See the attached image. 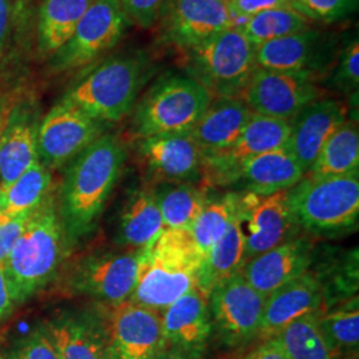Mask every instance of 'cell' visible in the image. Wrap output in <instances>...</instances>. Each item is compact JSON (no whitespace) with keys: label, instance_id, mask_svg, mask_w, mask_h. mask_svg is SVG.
I'll return each instance as SVG.
<instances>
[{"label":"cell","instance_id":"6da1fadb","mask_svg":"<svg viewBox=\"0 0 359 359\" xmlns=\"http://www.w3.org/2000/svg\"><path fill=\"white\" fill-rule=\"evenodd\" d=\"M126 160L124 142L105 132L67 165L57 209L68 244L86 238L96 228Z\"/></svg>","mask_w":359,"mask_h":359},{"label":"cell","instance_id":"7a4b0ae2","mask_svg":"<svg viewBox=\"0 0 359 359\" xmlns=\"http://www.w3.org/2000/svg\"><path fill=\"white\" fill-rule=\"evenodd\" d=\"M68 245L57 201L50 193L28 219L4 262L16 305L26 302L53 281Z\"/></svg>","mask_w":359,"mask_h":359},{"label":"cell","instance_id":"3957f363","mask_svg":"<svg viewBox=\"0 0 359 359\" xmlns=\"http://www.w3.org/2000/svg\"><path fill=\"white\" fill-rule=\"evenodd\" d=\"M147 76L148 63L140 55H114L79 77L62 100L108 126L128 115Z\"/></svg>","mask_w":359,"mask_h":359},{"label":"cell","instance_id":"277c9868","mask_svg":"<svg viewBox=\"0 0 359 359\" xmlns=\"http://www.w3.org/2000/svg\"><path fill=\"white\" fill-rule=\"evenodd\" d=\"M203 255L189 231L165 229L147 250L130 301L161 311L197 287Z\"/></svg>","mask_w":359,"mask_h":359},{"label":"cell","instance_id":"5b68a950","mask_svg":"<svg viewBox=\"0 0 359 359\" xmlns=\"http://www.w3.org/2000/svg\"><path fill=\"white\" fill-rule=\"evenodd\" d=\"M298 228L320 237L354 231L359 217V173L337 177L304 176L287 191Z\"/></svg>","mask_w":359,"mask_h":359},{"label":"cell","instance_id":"8992f818","mask_svg":"<svg viewBox=\"0 0 359 359\" xmlns=\"http://www.w3.org/2000/svg\"><path fill=\"white\" fill-rule=\"evenodd\" d=\"M212 100L209 90L188 75L161 77L136 104L133 130L139 139L191 132Z\"/></svg>","mask_w":359,"mask_h":359},{"label":"cell","instance_id":"52a82bcc","mask_svg":"<svg viewBox=\"0 0 359 359\" xmlns=\"http://www.w3.org/2000/svg\"><path fill=\"white\" fill-rule=\"evenodd\" d=\"M256 67V50L236 26L185 51L188 76L217 97H241Z\"/></svg>","mask_w":359,"mask_h":359},{"label":"cell","instance_id":"ba28073f","mask_svg":"<svg viewBox=\"0 0 359 359\" xmlns=\"http://www.w3.org/2000/svg\"><path fill=\"white\" fill-rule=\"evenodd\" d=\"M148 248L120 246V249L95 252L80 258L69 270L68 289L103 305L129 301L139 283Z\"/></svg>","mask_w":359,"mask_h":359},{"label":"cell","instance_id":"9c48e42d","mask_svg":"<svg viewBox=\"0 0 359 359\" xmlns=\"http://www.w3.org/2000/svg\"><path fill=\"white\" fill-rule=\"evenodd\" d=\"M120 0H92L65 44L48 57L53 72L84 68L112 50L128 28Z\"/></svg>","mask_w":359,"mask_h":359},{"label":"cell","instance_id":"30bf717a","mask_svg":"<svg viewBox=\"0 0 359 359\" xmlns=\"http://www.w3.org/2000/svg\"><path fill=\"white\" fill-rule=\"evenodd\" d=\"M266 295L257 292L237 271L208 294L213 332L226 346L238 347L259 334Z\"/></svg>","mask_w":359,"mask_h":359},{"label":"cell","instance_id":"8fae6325","mask_svg":"<svg viewBox=\"0 0 359 359\" xmlns=\"http://www.w3.org/2000/svg\"><path fill=\"white\" fill-rule=\"evenodd\" d=\"M111 359H154L165 347L158 310L133 301L99 310Z\"/></svg>","mask_w":359,"mask_h":359},{"label":"cell","instance_id":"7c38bea8","mask_svg":"<svg viewBox=\"0 0 359 359\" xmlns=\"http://www.w3.org/2000/svg\"><path fill=\"white\" fill-rule=\"evenodd\" d=\"M107 124L60 100L40 120L39 163L50 172L67 167L77 154L107 132Z\"/></svg>","mask_w":359,"mask_h":359},{"label":"cell","instance_id":"4fadbf2b","mask_svg":"<svg viewBox=\"0 0 359 359\" xmlns=\"http://www.w3.org/2000/svg\"><path fill=\"white\" fill-rule=\"evenodd\" d=\"M157 41L185 52L234 26L225 0H168L157 22Z\"/></svg>","mask_w":359,"mask_h":359},{"label":"cell","instance_id":"5bb4252c","mask_svg":"<svg viewBox=\"0 0 359 359\" xmlns=\"http://www.w3.org/2000/svg\"><path fill=\"white\" fill-rule=\"evenodd\" d=\"M241 99L257 115L290 121L306 105L322 99L317 77L256 67Z\"/></svg>","mask_w":359,"mask_h":359},{"label":"cell","instance_id":"9a60e30c","mask_svg":"<svg viewBox=\"0 0 359 359\" xmlns=\"http://www.w3.org/2000/svg\"><path fill=\"white\" fill-rule=\"evenodd\" d=\"M137 152L152 185L196 182L204 176V157L191 132L139 139Z\"/></svg>","mask_w":359,"mask_h":359},{"label":"cell","instance_id":"2e32d148","mask_svg":"<svg viewBox=\"0 0 359 359\" xmlns=\"http://www.w3.org/2000/svg\"><path fill=\"white\" fill-rule=\"evenodd\" d=\"M241 210L248 224L245 261L295 237L299 229L287 204V191L268 196L241 193Z\"/></svg>","mask_w":359,"mask_h":359},{"label":"cell","instance_id":"e0dca14e","mask_svg":"<svg viewBox=\"0 0 359 359\" xmlns=\"http://www.w3.org/2000/svg\"><path fill=\"white\" fill-rule=\"evenodd\" d=\"M289 133V121L253 114L236 142L221 152L204 157V176L217 185L246 160L286 147Z\"/></svg>","mask_w":359,"mask_h":359},{"label":"cell","instance_id":"ac0fdd59","mask_svg":"<svg viewBox=\"0 0 359 359\" xmlns=\"http://www.w3.org/2000/svg\"><path fill=\"white\" fill-rule=\"evenodd\" d=\"M39 126L36 104L25 100L13 107L0 132V191L38 163Z\"/></svg>","mask_w":359,"mask_h":359},{"label":"cell","instance_id":"d6986e66","mask_svg":"<svg viewBox=\"0 0 359 359\" xmlns=\"http://www.w3.org/2000/svg\"><path fill=\"white\" fill-rule=\"evenodd\" d=\"M313 262V243L308 237L295 236L245 261L240 271L257 292L269 295L280 286L311 270Z\"/></svg>","mask_w":359,"mask_h":359},{"label":"cell","instance_id":"ffe728a7","mask_svg":"<svg viewBox=\"0 0 359 359\" xmlns=\"http://www.w3.org/2000/svg\"><path fill=\"white\" fill-rule=\"evenodd\" d=\"M167 347L201 358L213 334L208 297L194 287L160 311Z\"/></svg>","mask_w":359,"mask_h":359},{"label":"cell","instance_id":"44dd1931","mask_svg":"<svg viewBox=\"0 0 359 359\" xmlns=\"http://www.w3.org/2000/svg\"><path fill=\"white\" fill-rule=\"evenodd\" d=\"M305 176L294 156L283 147L258 154L231 170L217 185L234 187L237 193L268 196L293 188Z\"/></svg>","mask_w":359,"mask_h":359},{"label":"cell","instance_id":"7402d4cb","mask_svg":"<svg viewBox=\"0 0 359 359\" xmlns=\"http://www.w3.org/2000/svg\"><path fill=\"white\" fill-rule=\"evenodd\" d=\"M60 359H111L99 311L62 310L43 322Z\"/></svg>","mask_w":359,"mask_h":359},{"label":"cell","instance_id":"603a6c76","mask_svg":"<svg viewBox=\"0 0 359 359\" xmlns=\"http://www.w3.org/2000/svg\"><path fill=\"white\" fill-rule=\"evenodd\" d=\"M346 105L334 99H318L306 105L290 123L286 148L305 175L314 164L325 142L346 121Z\"/></svg>","mask_w":359,"mask_h":359},{"label":"cell","instance_id":"cb8c5ba5","mask_svg":"<svg viewBox=\"0 0 359 359\" xmlns=\"http://www.w3.org/2000/svg\"><path fill=\"white\" fill-rule=\"evenodd\" d=\"M329 52V40L311 27L268 41L256 48V65L259 68L305 74L318 77Z\"/></svg>","mask_w":359,"mask_h":359},{"label":"cell","instance_id":"d4e9b609","mask_svg":"<svg viewBox=\"0 0 359 359\" xmlns=\"http://www.w3.org/2000/svg\"><path fill=\"white\" fill-rule=\"evenodd\" d=\"M325 295L321 283L313 270L285 283L266 295L258 337L271 338L286 325L310 313L322 311Z\"/></svg>","mask_w":359,"mask_h":359},{"label":"cell","instance_id":"484cf974","mask_svg":"<svg viewBox=\"0 0 359 359\" xmlns=\"http://www.w3.org/2000/svg\"><path fill=\"white\" fill-rule=\"evenodd\" d=\"M253 115L241 97H217L191 130L203 157L228 148L241 135Z\"/></svg>","mask_w":359,"mask_h":359},{"label":"cell","instance_id":"4316f807","mask_svg":"<svg viewBox=\"0 0 359 359\" xmlns=\"http://www.w3.org/2000/svg\"><path fill=\"white\" fill-rule=\"evenodd\" d=\"M165 231L154 185H147L129 196L117 226L121 248L144 249L154 244Z\"/></svg>","mask_w":359,"mask_h":359},{"label":"cell","instance_id":"83f0119b","mask_svg":"<svg viewBox=\"0 0 359 359\" xmlns=\"http://www.w3.org/2000/svg\"><path fill=\"white\" fill-rule=\"evenodd\" d=\"M244 225V216L240 204V209L233 218L228 231L203 258L198 271L197 289L206 297L217 283L243 268L245 262Z\"/></svg>","mask_w":359,"mask_h":359},{"label":"cell","instance_id":"f1b7e54d","mask_svg":"<svg viewBox=\"0 0 359 359\" xmlns=\"http://www.w3.org/2000/svg\"><path fill=\"white\" fill-rule=\"evenodd\" d=\"M92 0H41L38 13V48L50 57L75 31Z\"/></svg>","mask_w":359,"mask_h":359},{"label":"cell","instance_id":"f546056e","mask_svg":"<svg viewBox=\"0 0 359 359\" xmlns=\"http://www.w3.org/2000/svg\"><path fill=\"white\" fill-rule=\"evenodd\" d=\"M154 187L165 229L189 231L209 200L205 188L194 182H164Z\"/></svg>","mask_w":359,"mask_h":359},{"label":"cell","instance_id":"4dcf8cb0","mask_svg":"<svg viewBox=\"0 0 359 359\" xmlns=\"http://www.w3.org/2000/svg\"><path fill=\"white\" fill-rule=\"evenodd\" d=\"M359 168V130L357 123L346 120L325 142L321 152L305 176L337 177L357 173Z\"/></svg>","mask_w":359,"mask_h":359},{"label":"cell","instance_id":"1f68e13d","mask_svg":"<svg viewBox=\"0 0 359 359\" xmlns=\"http://www.w3.org/2000/svg\"><path fill=\"white\" fill-rule=\"evenodd\" d=\"M51 172L36 163L13 182L0 191V221L31 215L51 193Z\"/></svg>","mask_w":359,"mask_h":359},{"label":"cell","instance_id":"d6a6232c","mask_svg":"<svg viewBox=\"0 0 359 359\" xmlns=\"http://www.w3.org/2000/svg\"><path fill=\"white\" fill-rule=\"evenodd\" d=\"M320 313H310L297 318L271 337L283 350L285 358L337 359L320 330Z\"/></svg>","mask_w":359,"mask_h":359},{"label":"cell","instance_id":"836d02e7","mask_svg":"<svg viewBox=\"0 0 359 359\" xmlns=\"http://www.w3.org/2000/svg\"><path fill=\"white\" fill-rule=\"evenodd\" d=\"M240 204L241 193H225L216 198L209 197L204 209L189 229L193 241L203 255V258L228 231L233 218L240 209Z\"/></svg>","mask_w":359,"mask_h":359},{"label":"cell","instance_id":"e575fe53","mask_svg":"<svg viewBox=\"0 0 359 359\" xmlns=\"http://www.w3.org/2000/svg\"><path fill=\"white\" fill-rule=\"evenodd\" d=\"M236 27L241 29L245 38L256 50L268 41L305 31L311 26L310 20L304 15L292 7H285L257 13L237 23Z\"/></svg>","mask_w":359,"mask_h":359},{"label":"cell","instance_id":"d590c367","mask_svg":"<svg viewBox=\"0 0 359 359\" xmlns=\"http://www.w3.org/2000/svg\"><path fill=\"white\" fill-rule=\"evenodd\" d=\"M318 326L335 357L357 353L359 346L358 298H351L334 310L321 311L318 314Z\"/></svg>","mask_w":359,"mask_h":359},{"label":"cell","instance_id":"8d00e7d4","mask_svg":"<svg viewBox=\"0 0 359 359\" xmlns=\"http://www.w3.org/2000/svg\"><path fill=\"white\" fill-rule=\"evenodd\" d=\"M6 359H60L43 323L35 325L8 348Z\"/></svg>","mask_w":359,"mask_h":359},{"label":"cell","instance_id":"74e56055","mask_svg":"<svg viewBox=\"0 0 359 359\" xmlns=\"http://www.w3.org/2000/svg\"><path fill=\"white\" fill-rule=\"evenodd\" d=\"M359 0H292V7L310 22L334 23L357 11Z\"/></svg>","mask_w":359,"mask_h":359},{"label":"cell","instance_id":"f35d334b","mask_svg":"<svg viewBox=\"0 0 359 359\" xmlns=\"http://www.w3.org/2000/svg\"><path fill=\"white\" fill-rule=\"evenodd\" d=\"M333 83L342 90H357L359 83V44L353 40L341 52L334 71Z\"/></svg>","mask_w":359,"mask_h":359},{"label":"cell","instance_id":"ab89813d","mask_svg":"<svg viewBox=\"0 0 359 359\" xmlns=\"http://www.w3.org/2000/svg\"><path fill=\"white\" fill-rule=\"evenodd\" d=\"M168 0H120V6L129 23L151 28L157 25L158 18Z\"/></svg>","mask_w":359,"mask_h":359},{"label":"cell","instance_id":"60d3db41","mask_svg":"<svg viewBox=\"0 0 359 359\" xmlns=\"http://www.w3.org/2000/svg\"><path fill=\"white\" fill-rule=\"evenodd\" d=\"M226 4L229 7L236 26L237 23L248 18H252L257 13L274 8L292 7V0H226Z\"/></svg>","mask_w":359,"mask_h":359},{"label":"cell","instance_id":"b9f144b4","mask_svg":"<svg viewBox=\"0 0 359 359\" xmlns=\"http://www.w3.org/2000/svg\"><path fill=\"white\" fill-rule=\"evenodd\" d=\"M34 213V212H32ZM31 215L0 221V265L4 266V262L10 256L13 245L16 244L22 231H25L27 222Z\"/></svg>","mask_w":359,"mask_h":359},{"label":"cell","instance_id":"7bdbcfd3","mask_svg":"<svg viewBox=\"0 0 359 359\" xmlns=\"http://www.w3.org/2000/svg\"><path fill=\"white\" fill-rule=\"evenodd\" d=\"M16 306L13 301V290L6 276L4 266L0 265V323L4 321Z\"/></svg>","mask_w":359,"mask_h":359},{"label":"cell","instance_id":"ee69618b","mask_svg":"<svg viewBox=\"0 0 359 359\" xmlns=\"http://www.w3.org/2000/svg\"><path fill=\"white\" fill-rule=\"evenodd\" d=\"M244 359H286L283 350L273 338L264 339L261 345L253 348Z\"/></svg>","mask_w":359,"mask_h":359},{"label":"cell","instance_id":"f6af8a7d","mask_svg":"<svg viewBox=\"0 0 359 359\" xmlns=\"http://www.w3.org/2000/svg\"><path fill=\"white\" fill-rule=\"evenodd\" d=\"M10 18H11L10 0H0V57L3 55L6 43H7Z\"/></svg>","mask_w":359,"mask_h":359},{"label":"cell","instance_id":"bcb514c9","mask_svg":"<svg viewBox=\"0 0 359 359\" xmlns=\"http://www.w3.org/2000/svg\"><path fill=\"white\" fill-rule=\"evenodd\" d=\"M154 359H201L191 355V354H187L184 351H180L176 348H172V347H165L157 357Z\"/></svg>","mask_w":359,"mask_h":359},{"label":"cell","instance_id":"7dc6e473","mask_svg":"<svg viewBox=\"0 0 359 359\" xmlns=\"http://www.w3.org/2000/svg\"><path fill=\"white\" fill-rule=\"evenodd\" d=\"M0 359H6V358H4V355H3V354H1V353H0Z\"/></svg>","mask_w":359,"mask_h":359},{"label":"cell","instance_id":"c3c4849f","mask_svg":"<svg viewBox=\"0 0 359 359\" xmlns=\"http://www.w3.org/2000/svg\"><path fill=\"white\" fill-rule=\"evenodd\" d=\"M225 1H226V0H225Z\"/></svg>","mask_w":359,"mask_h":359}]
</instances>
